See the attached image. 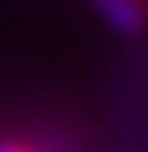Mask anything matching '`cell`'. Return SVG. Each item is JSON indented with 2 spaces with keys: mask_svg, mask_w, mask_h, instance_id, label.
Segmentation results:
<instances>
[{
  "mask_svg": "<svg viewBox=\"0 0 148 152\" xmlns=\"http://www.w3.org/2000/svg\"><path fill=\"white\" fill-rule=\"evenodd\" d=\"M94 7L116 33H141L148 22V11L141 0H94Z\"/></svg>",
  "mask_w": 148,
  "mask_h": 152,
  "instance_id": "obj_1",
  "label": "cell"
}]
</instances>
